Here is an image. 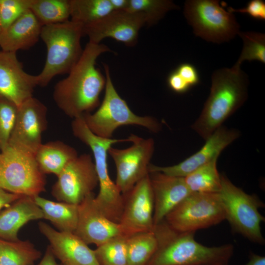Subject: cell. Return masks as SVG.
<instances>
[{
  "instance_id": "34",
  "label": "cell",
  "mask_w": 265,
  "mask_h": 265,
  "mask_svg": "<svg viewBox=\"0 0 265 265\" xmlns=\"http://www.w3.org/2000/svg\"><path fill=\"white\" fill-rule=\"evenodd\" d=\"M33 0H0V18L2 31L30 10Z\"/></svg>"
},
{
  "instance_id": "41",
  "label": "cell",
  "mask_w": 265,
  "mask_h": 265,
  "mask_svg": "<svg viewBox=\"0 0 265 265\" xmlns=\"http://www.w3.org/2000/svg\"><path fill=\"white\" fill-rule=\"evenodd\" d=\"M244 265H265V257L251 252L249 261Z\"/></svg>"
},
{
  "instance_id": "12",
  "label": "cell",
  "mask_w": 265,
  "mask_h": 265,
  "mask_svg": "<svg viewBox=\"0 0 265 265\" xmlns=\"http://www.w3.org/2000/svg\"><path fill=\"white\" fill-rule=\"evenodd\" d=\"M57 177L52 194L59 202L79 205L99 185L94 162L88 154L70 161Z\"/></svg>"
},
{
  "instance_id": "39",
  "label": "cell",
  "mask_w": 265,
  "mask_h": 265,
  "mask_svg": "<svg viewBox=\"0 0 265 265\" xmlns=\"http://www.w3.org/2000/svg\"><path fill=\"white\" fill-rule=\"evenodd\" d=\"M37 265H61L56 262L55 257L48 246L45 253Z\"/></svg>"
},
{
  "instance_id": "29",
  "label": "cell",
  "mask_w": 265,
  "mask_h": 265,
  "mask_svg": "<svg viewBox=\"0 0 265 265\" xmlns=\"http://www.w3.org/2000/svg\"><path fill=\"white\" fill-rule=\"evenodd\" d=\"M157 247L153 231L127 237V265H147Z\"/></svg>"
},
{
  "instance_id": "31",
  "label": "cell",
  "mask_w": 265,
  "mask_h": 265,
  "mask_svg": "<svg viewBox=\"0 0 265 265\" xmlns=\"http://www.w3.org/2000/svg\"><path fill=\"white\" fill-rule=\"evenodd\" d=\"M127 237H112L94 250L99 265H127Z\"/></svg>"
},
{
  "instance_id": "11",
  "label": "cell",
  "mask_w": 265,
  "mask_h": 265,
  "mask_svg": "<svg viewBox=\"0 0 265 265\" xmlns=\"http://www.w3.org/2000/svg\"><path fill=\"white\" fill-rule=\"evenodd\" d=\"M128 138L132 143L130 147L123 149L111 147L108 151L116 167L115 183L122 194L149 174L148 167L155 149L152 138H143L132 133Z\"/></svg>"
},
{
  "instance_id": "4",
  "label": "cell",
  "mask_w": 265,
  "mask_h": 265,
  "mask_svg": "<svg viewBox=\"0 0 265 265\" xmlns=\"http://www.w3.org/2000/svg\"><path fill=\"white\" fill-rule=\"evenodd\" d=\"M82 36L81 25L71 20L42 26L40 38L46 45L47 56L37 75L38 85L46 86L56 75L68 74L82 54Z\"/></svg>"
},
{
  "instance_id": "35",
  "label": "cell",
  "mask_w": 265,
  "mask_h": 265,
  "mask_svg": "<svg viewBox=\"0 0 265 265\" xmlns=\"http://www.w3.org/2000/svg\"><path fill=\"white\" fill-rule=\"evenodd\" d=\"M227 9L228 11L233 13L234 12L245 13L257 20H265V2L262 0H250L247 6L243 8L235 9L232 7H228Z\"/></svg>"
},
{
  "instance_id": "38",
  "label": "cell",
  "mask_w": 265,
  "mask_h": 265,
  "mask_svg": "<svg viewBox=\"0 0 265 265\" xmlns=\"http://www.w3.org/2000/svg\"><path fill=\"white\" fill-rule=\"evenodd\" d=\"M22 196H23L9 192L0 188V211L3 208L9 206Z\"/></svg>"
},
{
  "instance_id": "3",
  "label": "cell",
  "mask_w": 265,
  "mask_h": 265,
  "mask_svg": "<svg viewBox=\"0 0 265 265\" xmlns=\"http://www.w3.org/2000/svg\"><path fill=\"white\" fill-rule=\"evenodd\" d=\"M153 231L157 247L147 265H228L233 254L232 244L203 245L195 240V232L177 231L164 220Z\"/></svg>"
},
{
  "instance_id": "16",
  "label": "cell",
  "mask_w": 265,
  "mask_h": 265,
  "mask_svg": "<svg viewBox=\"0 0 265 265\" xmlns=\"http://www.w3.org/2000/svg\"><path fill=\"white\" fill-rule=\"evenodd\" d=\"M240 135L239 131L222 126L206 140L201 149L178 164L159 166L150 164L149 173L159 172L167 175L185 178L196 169L218 158L222 151Z\"/></svg>"
},
{
  "instance_id": "1",
  "label": "cell",
  "mask_w": 265,
  "mask_h": 265,
  "mask_svg": "<svg viewBox=\"0 0 265 265\" xmlns=\"http://www.w3.org/2000/svg\"><path fill=\"white\" fill-rule=\"evenodd\" d=\"M108 52L112 51L105 44L88 42L67 77L55 85L54 101L68 117H80L99 105L106 78L96 67V62L101 54Z\"/></svg>"
},
{
  "instance_id": "22",
  "label": "cell",
  "mask_w": 265,
  "mask_h": 265,
  "mask_svg": "<svg viewBox=\"0 0 265 265\" xmlns=\"http://www.w3.org/2000/svg\"><path fill=\"white\" fill-rule=\"evenodd\" d=\"M42 26L31 10H28L2 31L0 50L17 53L30 48L38 42Z\"/></svg>"
},
{
  "instance_id": "40",
  "label": "cell",
  "mask_w": 265,
  "mask_h": 265,
  "mask_svg": "<svg viewBox=\"0 0 265 265\" xmlns=\"http://www.w3.org/2000/svg\"><path fill=\"white\" fill-rule=\"evenodd\" d=\"M114 11L127 10L129 0H109Z\"/></svg>"
},
{
  "instance_id": "28",
  "label": "cell",
  "mask_w": 265,
  "mask_h": 265,
  "mask_svg": "<svg viewBox=\"0 0 265 265\" xmlns=\"http://www.w3.org/2000/svg\"><path fill=\"white\" fill-rule=\"evenodd\" d=\"M30 10L42 26L69 21L70 0H33Z\"/></svg>"
},
{
  "instance_id": "32",
  "label": "cell",
  "mask_w": 265,
  "mask_h": 265,
  "mask_svg": "<svg viewBox=\"0 0 265 265\" xmlns=\"http://www.w3.org/2000/svg\"><path fill=\"white\" fill-rule=\"evenodd\" d=\"M238 35L242 40L243 48L235 65L240 66L245 60H256L265 63V34L254 31H240Z\"/></svg>"
},
{
  "instance_id": "2",
  "label": "cell",
  "mask_w": 265,
  "mask_h": 265,
  "mask_svg": "<svg viewBox=\"0 0 265 265\" xmlns=\"http://www.w3.org/2000/svg\"><path fill=\"white\" fill-rule=\"evenodd\" d=\"M249 79L240 66L215 70L210 95L191 129L205 141L245 103Z\"/></svg>"
},
{
  "instance_id": "5",
  "label": "cell",
  "mask_w": 265,
  "mask_h": 265,
  "mask_svg": "<svg viewBox=\"0 0 265 265\" xmlns=\"http://www.w3.org/2000/svg\"><path fill=\"white\" fill-rule=\"evenodd\" d=\"M106 84L104 99L94 113L81 116L88 129L95 135L105 138H112L114 131L120 126L136 125L157 133L162 129L161 124L155 118L134 114L126 102L117 92L112 81L109 66L104 63Z\"/></svg>"
},
{
  "instance_id": "6",
  "label": "cell",
  "mask_w": 265,
  "mask_h": 265,
  "mask_svg": "<svg viewBox=\"0 0 265 265\" xmlns=\"http://www.w3.org/2000/svg\"><path fill=\"white\" fill-rule=\"evenodd\" d=\"M219 196L225 213V219L233 230L255 243H265L261 223L265 220L259 209L264 203L255 195L245 193L234 185L225 175H221Z\"/></svg>"
},
{
  "instance_id": "36",
  "label": "cell",
  "mask_w": 265,
  "mask_h": 265,
  "mask_svg": "<svg viewBox=\"0 0 265 265\" xmlns=\"http://www.w3.org/2000/svg\"><path fill=\"white\" fill-rule=\"evenodd\" d=\"M175 70L190 87L199 83V74L193 65L184 63L180 64Z\"/></svg>"
},
{
  "instance_id": "14",
  "label": "cell",
  "mask_w": 265,
  "mask_h": 265,
  "mask_svg": "<svg viewBox=\"0 0 265 265\" xmlns=\"http://www.w3.org/2000/svg\"><path fill=\"white\" fill-rule=\"evenodd\" d=\"M124 205L119 224L126 237L153 231L154 202L149 174L122 194Z\"/></svg>"
},
{
  "instance_id": "19",
  "label": "cell",
  "mask_w": 265,
  "mask_h": 265,
  "mask_svg": "<svg viewBox=\"0 0 265 265\" xmlns=\"http://www.w3.org/2000/svg\"><path fill=\"white\" fill-rule=\"evenodd\" d=\"M38 227L61 265H99L94 250L74 233L57 231L43 222Z\"/></svg>"
},
{
  "instance_id": "10",
  "label": "cell",
  "mask_w": 265,
  "mask_h": 265,
  "mask_svg": "<svg viewBox=\"0 0 265 265\" xmlns=\"http://www.w3.org/2000/svg\"><path fill=\"white\" fill-rule=\"evenodd\" d=\"M71 128L74 135L88 146L93 153L99 185V193L95 196L96 202L104 210L118 207L122 202V195L109 176L107 155L113 144L129 141L128 138H105L98 136L88 129L81 116L73 119Z\"/></svg>"
},
{
  "instance_id": "9",
  "label": "cell",
  "mask_w": 265,
  "mask_h": 265,
  "mask_svg": "<svg viewBox=\"0 0 265 265\" xmlns=\"http://www.w3.org/2000/svg\"><path fill=\"white\" fill-rule=\"evenodd\" d=\"M164 220L177 231L195 232L225 220V213L219 193L191 192Z\"/></svg>"
},
{
  "instance_id": "23",
  "label": "cell",
  "mask_w": 265,
  "mask_h": 265,
  "mask_svg": "<svg viewBox=\"0 0 265 265\" xmlns=\"http://www.w3.org/2000/svg\"><path fill=\"white\" fill-rule=\"evenodd\" d=\"M78 156L74 148L62 141L55 140L42 143L34 158L44 174H53L57 176L70 161Z\"/></svg>"
},
{
  "instance_id": "15",
  "label": "cell",
  "mask_w": 265,
  "mask_h": 265,
  "mask_svg": "<svg viewBox=\"0 0 265 265\" xmlns=\"http://www.w3.org/2000/svg\"><path fill=\"white\" fill-rule=\"evenodd\" d=\"M146 25L140 13L126 10L113 11L98 21L82 27L89 42L99 44L105 38H111L126 46L136 45L140 28Z\"/></svg>"
},
{
  "instance_id": "26",
  "label": "cell",
  "mask_w": 265,
  "mask_h": 265,
  "mask_svg": "<svg viewBox=\"0 0 265 265\" xmlns=\"http://www.w3.org/2000/svg\"><path fill=\"white\" fill-rule=\"evenodd\" d=\"M215 158L184 178L191 192L219 193L221 189V175Z\"/></svg>"
},
{
  "instance_id": "17",
  "label": "cell",
  "mask_w": 265,
  "mask_h": 265,
  "mask_svg": "<svg viewBox=\"0 0 265 265\" xmlns=\"http://www.w3.org/2000/svg\"><path fill=\"white\" fill-rule=\"evenodd\" d=\"M37 75L26 72L16 53L0 50V94L18 106L33 97Z\"/></svg>"
},
{
  "instance_id": "21",
  "label": "cell",
  "mask_w": 265,
  "mask_h": 265,
  "mask_svg": "<svg viewBox=\"0 0 265 265\" xmlns=\"http://www.w3.org/2000/svg\"><path fill=\"white\" fill-rule=\"evenodd\" d=\"M44 218L34 197L23 196L0 211V238L17 241L20 229L29 221Z\"/></svg>"
},
{
  "instance_id": "27",
  "label": "cell",
  "mask_w": 265,
  "mask_h": 265,
  "mask_svg": "<svg viewBox=\"0 0 265 265\" xmlns=\"http://www.w3.org/2000/svg\"><path fill=\"white\" fill-rule=\"evenodd\" d=\"M71 21L82 27L94 23L113 11L109 0H70Z\"/></svg>"
},
{
  "instance_id": "7",
  "label": "cell",
  "mask_w": 265,
  "mask_h": 265,
  "mask_svg": "<svg viewBox=\"0 0 265 265\" xmlns=\"http://www.w3.org/2000/svg\"><path fill=\"white\" fill-rule=\"evenodd\" d=\"M217 0H187L184 15L194 34L214 43L228 42L240 32L233 13L226 11Z\"/></svg>"
},
{
  "instance_id": "18",
  "label": "cell",
  "mask_w": 265,
  "mask_h": 265,
  "mask_svg": "<svg viewBox=\"0 0 265 265\" xmlns=\"http://www.w3.org/2000/svg\"><path fill=\"white\" fill-rule=\"evenodd\" d=\"M79 218L74 233L87 244L97 246L110 238L122 235L120 225L109 220L100 210L93 192L78 205Z\"/></svg>"
},
{
  "instance_id": "24",
  "label": "cell",
  "mask_w": 265,
  "mask_h": 265,
  "mask_svg": "<svg viewBox=\"0 0 265 265\" xmlns=\"http://www.w3.org/2000/svg\"><path fill=\"white\" fill-rule=\"evenodd\" d=\"M42 211L44 218L50 221L61 232L74 233L79 218L78 205L53 201L39 196L34 197Z\"/></svg>"
},
{
  "instance_id": "37",
  "label": "cell",
  "mask_w": 265,
  "mask_h": 265,
  "mask_svg": "<svg viewBox=\"0 0 265 265\" xmlns=\"http://www.w3.org/2000/svg\"><path fill=\"white\" fill-rule=\"evenodd\" d=\"M167 84L172 90L177 93H185L190 88L176 70L169 74Z\"/></svg>"
},
{
  "instance_id": "42",
  "label": "cell",
  "mask_w": 265,
  "mask_h": 265,
  "mask_svg": "<svg viewBox=\"0 0 265 265\" xmlns=\"http://www.w3.org/2000/svg\"><path fill=\"white\" fill-rule=\"evenodd\" d=\"M2 32V28L1 24L0 18V38Z\"/></svg>"
},
{
  "instance_id": "20",
  "label": "cell",
  "mask_w": 265,
  "mask_h": 265,
  "mask_svg": "<svg viewBox=\"0 0 265 265\" xmlns=\"http://www.w3.org/2000/svg\"><path fill=\"white\" fill-rule=\"evenodd\" d=\"M149 174L154 202V224L156 225L164 220L166 215L191 192L184 178L159 172Z\"/></svg>"
},
{
  "instance_id": "33",
  "label": "cell",
  "mask_w": 265,
  "mask_h": 265,
  "mask_svg": "<svg viewBox=\"0 0 265 265\" xmlns=\"http://www.w3.org/2000/svg\"><path fill=\"white\" fill-rule=\"evenodd\" d=\"M18 106L0 94V150L8 146L9 139L16 121Z\"/></svg>"
},
{
  "instance_id": "8",
  "label": "cell",
  "mask_w": 265,
  "mask_h": 265,
  "mask_svg": "<svg viewBox=\"0 0 265 265\" xmlns=\"http://www.w3.org/2000/svg\"><path fill=\"white\" fill-rule=\"evenodd\" d=\"M45 174L34 157L8 146L0 152V188L23 196L35 197L45 190Z\"/></svg>"
},
{
  "instance_id": "13",
  "label": "cell",
  "mask_w": 265,
  "mask_h": 265,
  "mask_svg": "<svg viewBox=\"0 0 265 265\" xmlns=\"http://www.w3.org/2000/svg\"><path fill=\"white\" fill-rule=\"evenodd\" d=\"M47 108L32 97L18 106L8 146L34 157L47 127Z\"/></svg>"
},
{
  "instance_id": "30",
  "label": "cell",
  "mask_w": 265,
  "mask_h": 265,
  "mask_svg": "<svg viewBox=\"0 0 265 265\" xmlns=\"http://www.w3.org/2000/svg\"><path fill=\"white\" fill-rule=\"evenodd\" d=\"M179 8L170 0H129L126 11L141 13L146 25L150 26L156 25L169 11Z\"/></svg>"
},
{
  "instance_id": "25",
  "label": "cell",
  "mask_w": 265,
  "mask_h": 265,
  "mask_svg": "<svg viewBox=\"0 0 265 265\" xmlns=\"http://www.w3.org/2000/svg\"><path fill=\"white\" fill-rule=\"evenodd\" d=\"M41 252L29 240L0 238V265H33Z\"/></svg>"
}]
</instances>
